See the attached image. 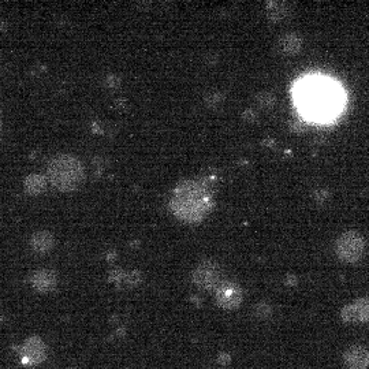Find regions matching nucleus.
Wrapping results in <instances>:
<instances>
[{
  "label": "nucleus",
  "instance_id": "7ed1b4c3",
  "mask_svg": "<svg viewBox=\"0 0 369 369\" xmlns=\"http://www.w3.org/2000/svg\"><path fill=\"white\" fill-rule=\"evenodd\" d=\"M84 167L78 159L70 155H59L47 167V176L55 188L63 192L77 189L84 180Z\"/></svg>",
  "mask_w": 369,
  "mask_h": 369
},
{
  "label": "nucleus",
  "instance_id": "aec40b11",
  "mask_svg": "<svg viewBox=\"0 0 369 369\" xmlns=\"http://www.w3.org/2000/svg\"><path fill=\"white\" fill-rule=\"evenodd\" d=\"M105 82H107V86H109V88H114V86H118L119 84H121V80L115 76H108L107 77V80H105Z\"/></svg>",
  "mask_w": 369,
  "mask_h": 369
},
{
  "label": "nucleus",
  "instance_id": "9b49d317",
  "mask_svg": "<svg viewBox=\"0 0 369 369\" xmlns=\"http://www.w3.org/2000/svg\"><path fill=\"white\" fill-rule=\"evenodd\" d=\"M276 48L282 55L294 56V55L300 54V51H301L302 37L298 33H286L278 40Z\"/></svg>",
  "mask_w": 369,
  "mask_h": 369
},
{
  "label": "nucleus",
  "instance_id": "ddd939ff",
  "mask_svg": "<svg viewBox=\"0 0 369 369\" xmlns=\"http://www.w3.org/2000/svg\"><path fill=\"white\" fill-rule=\"evenodd\" d=\"M109 279L114 283H117L118 287H134L141 282V274L138 271H114Z\"/></svg>",
  "mask_w": 369,
  "mask_h": 369
},
{
  "label": "nucleus",
  "instance_id": "f257e3e1",
  "mask_svg": "<svg viewBox=\"0 0 369 369\" xmlns=\"http://www.w3.org/2000/svg\"><path fill=\"white\" fill-rule=\"evenodd\" d=\"M213 207V198L205 184L197 180H184L174 190L170 209L179 220L198 223Z\"/></svg>",
  "mask_w": 369,
  "mask_h": 369
},
{
  "label": "nucleus",
  "instance_id": "412c9836",
  "mask_svg": "<svg viewBox=\"0 0 369 369\" xmlns=\"http://www.w3.org/2000/svg\"><path fill=\"white\" fill-rule=\"evenodd\" d=\"M5 29H6V23H5V21H3V19L0 18V32H3V30H5Z\"/></svg>",
  "mask_w": 369,
  "mask_h": 369
},
{
  "label": "nucleus",
  "instance_id": "0eeeda50",
  "mask_svg": "<svg viewBox=\"0 0 369 369\" xmlns=\"http://www.w3.org/2000/svg\"><path fill=\"white\" fill-rule=\"evenodd\" d=\"M341 319L346 324H368L369 298H357L343 306Z\"/></svg>",
  "mask_w": 369,
  "mask_h": 369
},
{
  "label": "nucleus",
  "instance_id": "20e7f679",
  "mask_svg": "<svg viewBox=\"0 0 369 369\" xmlns=\"http://www.w3.org/2000/svg\"><path fill=\"white\" fill-rule=\"evenodd\" d=\"M366 241L358 231L350 230L339 235L335 242V254L339 260L346 264H354L365 256Z\"/></svg>",
  "mask_w": 369,
  "mask_h": 369
},
{
  "label": "nucleus",
  "instance_id": "4468645a",
  "mask_svg": "<svg viewBox=\"0 0 369 369\" xmlns=\"http://www.w3.org/2000/svg\"><path fill=\"white\" fill-rule=\"evenodd\" d=\"M55 238L50 231H39L32 235L30 246L36 253H47L54 248Z\"/></svg>",
  "mask_w": 369,
  "mask_h": 369
},
{
  "label": "nucleus",
  "instance_id": "f8f14e48",
  "mask_svg": "<svg viewBox=\"0 0 369 369\" xmlns=\"http://www.w3.org/2000/svg\"><path fill=\"white\" fill-rule=\"evenodd\" d=\"M267 17L272 22H282L290 17L291 6L286 2H268L266 6Z\"/></svg>",
  "mask_w": 369,
  "mask_h": 369
},
{
  "label": "nucleus",
  "instance_id": "1a4fd4ad",
  "mask_svg": "<svg viewBox=\"0 0 369 369\" xmlns=\"http://www.w3.org/2000/svg\"><path fill=\"white\" fill-rule=\"evenodd\" d=\"M342 360L347 369H368L369 349L362 345L350 346L343 353Z\"/></svg>",
  "mask_w": 369,
  "mask_h": 369
},
{
  "label": "nucleus",
  "instance_id": "423d86ee",
  "mask_svg": "<svg viewBox=\"0 0 369 369\" xmlns=\"http://www.w3.org/2000/svg\"><path fill=\"white\" fill-rule=\"evenodd\" d=\"M215 300L217 306L225 311L238 309L243 301V291L238 284L230 280H225L215 291Z\"/></svg>",
  "mask_w": 369,
  "mask_h": 369
},
{
  "label": "nucleus",
  "instance_id": "6ab92c4d",
  "mask_svg": "<svg viewBox=\"0 0 369 369\" xmlns=\"http://www.w3.org/2000/svg\"><path fill=\"white\" fill-rule=\"evenodd\" d=\"M242 118L245 119L246 122H256L257 121V114L253 111V109H246L245 113L242 114Z\"/></svg>",
  "mask_w": 369,
  "mask_h": 369
},
{
  "label": "nucleus",
  "instance_id": "2eb2a0df",
  "mask_svg": "<svg viewBox=\"0 0 369 369\" xmlns=\"http://www.w3.org/2000/svg\"><path fill=\"white\" fill-rule=\"evenodd\" d=\"M23 186H25V190L27 193L32 194V196H37V194L43 193L47 188V179L40 174H32L25 179Z\"/></svg>",
  "mask_w": 369,
  "mask_h": 369
},
{
  "label": "nucleus",
  "instance_id": "f3484780",
  "mask_svg": "<svg viewBox=\"0 0 369 369\" xmlns=\"http://www.w3.org/2000/svg\"><path fill=\"white\" fill-rule=\"evenodd\" d=\"M223 101V95L222 93H209V95L205 96V104L207 107L209 108H215V107H219Z\"/></svg>",
  "mask_w": 369,
  "mask_h": 369
},
{
  "label": "nucleus",
  "instance_id": "9d476101",
  "mask_svg": "<svg viewBox=\"0 0 369 369\" xmlns=\"http://www.w3.org/2000/svg\"><path fill=\"white\" fill-rule=\"evenodd\" d=\"M32 286L39 293H50L56 287L58 278L54 271L40 270L32 275Z\"/></svg>",
  "mask_w": 369,
  "mask_h": 369
},
{
  "label": "nucleus",
  "instance_id": "6e6552de",
  "mask_svg": "<svg viewBox=\"0 0 369 369\" xmlns=\"http://www.w3.org/2000/svg\"><path fill=\"white\" fill-rule=\"evenodd\" d=\"M19 356L23 365H39L47 357L45 343L39 337H32L26 339L23 346L19 349Z\"/></svg>",
  "mask_w": 369,
  "mask_h": 369
},
{
  "label": "nucleus",
  "instance_id": "a211bd4d",
  "mask_svg": "<svg viewBox=\"0 0 369 369\" xmlns=\"http://www.w3.org/2000/svg\"><path fill=\"white\" fill-rule=\"evenodd\" d=\"M254 315L259 316L260 319H266L271 315V306L267 302H260L254 306Z\"/></svg>",
  "mask_w": 369,
  "mask_h": 369
},
{
  "label": "nucleus",
  "instance_id": "f03ea898",
  "mask_svg": "<svg viewBox=\"0 0 369 369\" xmlns=\"http://www.w3.org/2000/svg\"><path fill=\"white\" fill-rule=\"evenodd\" d=\"M302 107L313 115H329L339 104V93L329 82L309 81L300 92Z\"/></svg>",
  "mask_w": 369,
  "mask_h": 369
},
{
  "label": "nucleus",
  "instance_id": "dca6fc26",
  "mask_svg": "<svg viewBox=\"0 0 369 369\" xmlns=\"http://www.w3.org/2000/svg\"><path fill=\"white\" fill-rule=\"evenodd\" d=\"M256 103L260 108L271 109L274 108L275 104H276V97L271 92H261L260 95H257Z\"/></svg>",
  "mask_w": 369,
  "mask_h": 369
},
{
  "label": "nucleus",
  "instance_id": "39448f33",
  "mask_svg": "<svg viewBox=\"0 0 369 369\" xmlns=\"http://www.w3.org/2000/svg\"><path fill=\"white\" fill-rule=\"evenodd\" d=\"M225 280V271L213 260L201 261L192 272V282L203 291H216Z\"/></svg>",
  "mask_w": 369,
  "mask_h": 369
}]
</instances>
